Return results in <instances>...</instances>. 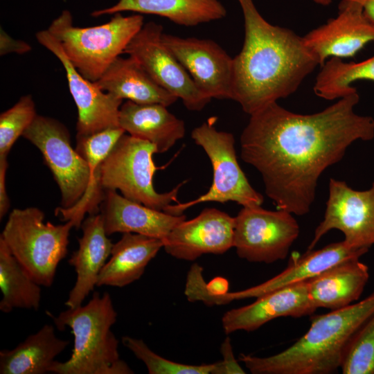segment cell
I'll return each instance as SVG.
<instances>
[{"instance_id":"7a4b0ae2","label":"cell","mask_w":374,"mask_h":374,"mask_svg":"<svg viewBox=\"0 0 374 374\" xmlns=\"http://www.w3.org/2000/svg\"><path fill=\"white\" fill-rule=\"evenodd\" d=\"M244 16V41L233 58L231 99L251 115L294 93L319 64L294 31L267 22L253 0H238Z\"/></svg>"},{"instance_id":"4dcf8cb0","label":"cell","mask_w":374,"mask_h":374,"mask_svg":"<svg viewBox=\"0 0 374 374\" xmlns=\"http://www.w3.org/2000/svg\"><path fill=\"white\" fill-rule=\"evenodd\" d=\"M122 344L144 363L150 374H215L217 369L218 362L189 365L169 360L153 352L143 339L124 336Z\"/></svg>"},{"instance_id":"9a60e30c","label":"cell","mask_w":374,"mask_h":374,"mask_svg":"<svg viewBox=\"0 0 374 374\" xmlns=\"http://www.w3.org/2000/svg\"><path fill=\"white\" fill-rule=\"evenodd\" d=\"M368 251L366 248L352 247L344 240L332 242L317 250H307L293 258L285 269L254 287L221 294H212L202 288L197 293V299L206 305H220L233 301L257 298L277 289L307 281L341 262L360 258Z\"/></svg>"},{"instance_id":"836d02e7","label":"cell","mask_w":374,"mask_h":374,"mask_svg":"<svg viewBox=\"0 0 374 374\" xmlns=\"http://www.w3.org/2000/svg\"><path fill=\"white\" fill-rule=\"evenodd\" d=\"M31 50L30 46L21 40H16L9 36L2 28L0 33V54L6 55L10 53L24 54Z\"/></svg>"},{"instance_id":"2e32d148","label":"cell","mask_w":374,"mask_h":374,"mask_svg":"<svg viewBox=\"0 0 374 374\" xmlns=\"http://www.w3.org/2000/svg\"><path fill=\"white\" fill-rule=\"evenodd\" d=\"M235 220L215 208H206L195 217L176 225L163 248L171 256L193 261L204 254H223L233 247Z\"/></svg>"},{"instance_id":"52a82bcc","label":"cell","mask_w":374,"mask_h":374,"mask_svg":"<svg viewBox=\"0 0 374 374\" xmlns=\"http://www.w3.org/2000/svg\"><path fill=\"white\" fill-rule=\"evenodd\" d=\"M156 146L150 142L123 134L99 167V184L103 191L119 190L122 195L148 207L164 211L177 202L180 183L166 193H158L153 184Z\"/></svg>"},{"instance_id":"ac0fdd59","label":"cell","mask_w":374,"mask_h":374,"mask_svg":"<svg viewBox=\"0 0 374 374\" xmlns=\"http://www.w3.org/2000/svg\"><path fill=\"white\" fill-rule=\"evenodd\" d=\"M305 44L323 66L328 57L354 56L366 44L374 41V24L363 10L346 8L337 17L303 37Z\"/></svg>"},{"instance_id":"8992f818","label":"cell","mask_w":374,"mask_h":374,"mask_svg":"<svg viewBox=\"0 0 374 374\" xmlns=\"http://www.w3.org/2000/svg\"><path fill=\"white\" fill-rule=\"evenodd\" d=\"M44 213L36 207L15 208L9 215L0 238L31 278L51 287L60 262L67 254L69 236L73 224L44 222Z\"/></svg>"},{"instance_id":"7402d4cb","label":"cell","mask_w":374,"mask_h":374,"mask_svg":"<svg viewBox=\"0 0 374 374\" xmlns=\"http://www.w3.org/2000/svg\"><path fill=\"white\" fill-rule=\"evenodd\" d=\"M121 127H110L84 137H78L75 150L87 161L89 168L88 188L77 204L71 208L55 209V215L71 221L73 227L81 226L84 215L98 213L104 193L99 184V167L118 139L125 134Z\"/></svg>"},{"instance_id":"9c48e42d","label":"cell","mask_w":374,"mask_h":374,"mask_svg":"<svg viewBox=\"0 0 374 374\" xmlns=\"http://www.w3.org/2000/svg\"><path fill=\"white\" fill-rule=\"evenodd\" d=\"M22 136L41 152L60 190L62 208L77 204L88 188L89 168L72 148L67 128L57 120L37 115Z\"/></svg>"},{"instance_id":"7c38bea8","label":"cell","mask_w":374,"mask_h":374,"mask_svg":"<svg viewBox=\"0 0 374 374\" xmlns=\"http://www.w3.org/2000/svg\"><path fill=\"white\" fill-rule=\"evenodd\" d=\"M332 229L342 232L344 241L352 247L369 249L374 244V181L369 189L356 190L330 178L324 217L308 250Z\"/></svg>"},{"instance_id":"4fadbf2b","label":"cell","mask_w":374,"mask_h":374,"mask_svg":"<svg viewBox=\"0 0 374 374\" xmlns=\"http://www.w3.org/2000/svg\"><path fill=\"white\" fill-rule=\"evenodd\" d=\"M36 38L57 57L64 68L69 88L78 108L76 138L120 127L118 117L123 100L103 91L95 82L82 75L48 30L37 33Z\"/></svg>"},{"instance_id":"e0dca14e","label":"cell","mask_w":374,"mask_h":374,"mask_svg":"<svg viewBox=\"0 0 374 374\" xmlns=\"http://www.w3.org/2000/svg\"><path fill=\"white\" fill-rule=\"evenodd\" d=\"M256 299L251 304L224 314L222 324L225 334L254 331L274 319L311 315L317 309L310 296L308 280L277 289Z\"/></svg>"},{"instance_id":"277c9868","label":"cell","mask_w":374,"mask_h":374,"mask_svg":"<svg viewBox=\"0 0 374 374\" xmlns=\"http://www.w3.org/2000/svg\"><path fill=\"white\" fill-rule=\"evenodd\" d=\"M46 314L60 330L71 329L74 337L70 358L55 361L49 372L57 374H130L134 371L120 359L119 341L111 330L116 321L108 292H94L84 305L68 308L58 316Z\"/></svg>"},{"instance_id":"d6986e66","label":"cell","mask_w":374,"mask_h":374,"mask_svg":"<svg viewBox=\"0 0 374 374\" xmlns=\"http://www.w3.org/2000/svg\"><path fill=\"white\" fill-rule=\"evenodd\" d=\"M104 192L100 211L107 235L132 233L163 240L176 225L186 220L184 214L174 215L148 207L116 190Z\"/></svg>"},{"instance_id":"83f0119b","label":"cell","mask_w":374,"mask_h":374,"mask_svg":"<svg viewBox=\"0 0 374 374\" xmlns=\"http://www.w3.org/2000/svg\"><path fill=\"white\" fill-rule=\"evenodd\" d=\"M13 256L0 238V310L8 313L15 308L37 310L41 288Z\"/></svg>"},{"instance_id":"8fae6325","label":"cell","mask_w":374,"mask_h":374,"mask_svg":"<svg viewBox=\"0 0 374 374\" xmlns=\"http://www.w3.org/2000/svg\"><path fill=\"white\" fill-rule=\"evenodd\" d=\"M161 25L143 24L124 53L136 59L153 80L181 99L190 111H200L211 101L195 85L189 73L163 42Z\"/></svg>"},{"instance_id":"3957f363","label":"cell","mask_w":374,"mask_h":374,"mask_svg":"<svg viewBox=\"0 0 374 374\" xmlns=\"http://www.w3.org/2000/svg\"><path fill=\"white\" fill-rule=\"evenodd\" d=\"M374 313V291L366 299L314 316L308 330L277 354L260 357L240 354L253 374H330L340 368L348 342Z\"/></svg>"},{"instance_id":"d6a6232c","label":"cell","mask_w":374,"mask_h":374,"mask_svg":"<svg viewBox=\"0 0 374 374\" xmlns=\"http://www.w3.org/2000/svg\"><path fill=\"white\" fill-rule=\"evenodd\" d=\"M221 353L223 356V360L218 362V366L215 374L245 373L234 357L231 340L229 337H226L222 344Z\"/></svg>"},{"instance_id":"e575fe53","label":"cell","mask_w":374,"mask_h":374,"mask_svg":"<svg viewBox=\"0 0 374 374\" xmlns=\"http://www.w3.org/2000/svg\"><path fill=\"white\" fill-rule=\"evenodd\" d=\"M8 157H0V219L1 220L10 208V199L6 188V175L8 168Z\"/></svg>"},{"instance_id":"484cf974","label":"cell","mask_w":374,"mask_h":374,"mask_svg":"<svg viewBox=\"0 0 374 374\" xmlns=\"http://www.w3.org/2000/svg\"><path fill=\"white\" fill-rule=\"evenodd\" d=\"M124 11L156 15L186 26L220 19L226 15V8L218 0H118L115 5L91 15L99 17Z\"/></svg>"},{"instance_id":"1f68e13d","label":"cell","mask_w":374,"mask_h":374,"mask_svg":"<svg viewBox=\"0 0 374 374\" xmlns=\"http://www.w3.org/2000/svg\"><path fill=\"white\" fill-rule=\"evenodd\" d=\"M30 95L21 96L12 107L0 115V157H8L17 139L37 116Z\"/></svg>"},{"instance_id":"cb8c5ba5","label":"cell","mask_w":374,"mask_h":374,"mask_svg":"<svg viewBox=\"0 0 374 374\" xmlns=\"http://www.w3.org/2000/svg\"><path fill=\"white\" fill-rule=\"evenodd\" d=\"M368 278L366 265L348 259L308 280L310 296L317 308L340 309L361 296Z\"/></svg>"},{"instance_id":"ffe728a7","label":"cell","mask_w":374,"mask_h":374,"mask_svg":"<svg viewBox=\"0 0 374 374\" xmlns=\"http://www.w3.org/2000/svg\"><path fill=\"white\" fill-rule=\"evenodd\" d=\"M80 227L82 236L78 239V249L68 261L77 274L75 285L65 302L71 308L81 305L96 286L99 274L110 256L114 244L107 238L100 213L89 215Z\"/></svg>"},{"instance_id":"603a6c76","label":"cell","mask_w":374,"mask_h":374,"mask_svg":"<svg viewBox=\"0 0 374 374\" xmlns=\"http://www.w3.org/2000/svg\"><path fill=\"white\" fill-rule=\"evenodd\" d=\"M113 96L138 104H161L168 107L177 98L157 84L134 58L118 57L95 82Z\"/></svg>"},{"instance_id":"6da1fadb","label":"cell","mask_w":374,"mask_h":374,"mask_svg":"<svg viewBox=\"0 0 374 374\" xmlns=\"http://www.w3.org/2000/svg\"><path fill=\"white\" fill-rule=\"evenodd\" d=\"M359 100L355 91L312 114L274 102L250 115L240 136V156L260 172L277 209L307 214L323 171L355 141L374 138V119L354 112Z\"/></svg>"},{"instance_id":"d590c367","label":"cell","mask_w":374,"mask_h":374,"mask_svg":"<svg viewBox=\"0 0 374 374\" xmlns=\"http://www.w3.org/2000/svg\"><path fill=\"white\" fill-rule=\"evenodd\" d=\"M366 0H341L339 9L350 8L354 9L363 10V5Z\"/></svg>"},{"instance_id":"d4e9b609","label":"cell","mask_w":374,"mask_h":374,"mask_svg":"<svg viewBox=\"0 0 374 374\" xmlns=\"http://www.w3.org/2000/svg\"><path fill=\"white\" fill-rule=\"evenodd\" d=\"M163 247V240L158 238L123 233L113 244L111 257L101 269L96 286L123 287L137 280Z\"/></svg>"},{"instance_id":"ba28073f","label":"cell","mask_w":374,"mask_h":374,"mask_svg":"<svg viewBox=\"0 0 374 374\" xmlns=\"http://www.w3.org/2000/svg\"><path fill=\"white\" fill-rule=\"evenodd\" d=\"M213 123L211 120L204 122L191 132V138L202 148L211 163L213 174L210 188L192 201L170 204L164 212L180 215L188 208L206 202L231 201L242 207L262 204L263 196L251 186L238 163L233 135L218 131Z\"/></svg>"},{"instance_id":"74e56055","label":"cell","mask_w":374,"mask_h":374,"mask_svg":"<svg viewBox=\"0 0 374 374\" xmlns=\"http://www.w3.org/2000/svg\"><path fill=\"white\" fill-rule=\"evenodd\" d=\"M312 1L318 4L323 5V6L329 5L332 2V0H312Z\"/></svg>"},{"instance_id":"f546056e","label":"cell","mask_w":374,"mask_h":374,"mask_svg":"<svg viewBox=\"0 0 374 374\" xmlns=\"http://www.w3.org/2000/svg\"><path fill=\"white\" fill-rule=\"evenodd\" d=\"M340 368L344 374H374V313L350 339Z\"/></svg>"},{"instance_id":"5bb4252c","label":"cell","mask_w":374,"mask_h":374,"mask_svg":"<svg viewBox=\"0 0 374 374\" xmlns=\"http://www.w3.org/2000/svg\"><path fill=\"white\" fill-rule=\"evenodd\" d=\"M164 44L211 99H231L233 58L217 43L163 33Z\"/></svg>"},{"instance_id":"44dd1931","label":"cell","mask_w":374,"mask_h":374,"mask_svg":"<svg viewBox=\"0 0 374 374\" xmlns=\"http://www.w3.org/2000/svg\"><path fill=\"white\" fill-rule=\"evenodd\" d=\"M118 123L130 135L154 144L159 154L168 151L186 132L184 122L158 103L127 100L121 106Z\"/></svg>"},{"instance_id":"30bf717a","label":"cell","mask_w":374,"mask_h":374,"mask_svg":"<svg viewBox=\"0 0 374 374\" xmlns=\"http://www.w3.org/2000/svg\"><path fill=\"white\" fill-rule=\"evenodd\" d=\"M235 220L233 247L240 258L251 262L285 259L300 233L293 214L282 209L244 206Z\"/></svg>"},{"instance_id":"8d00e7d4","label":"cell","mask_w":374,"mask_h":374,"mask_svg":"<svg viewBox=\"0 0 374 374\" xmlns=\"http://www.w3.org/2000/svg\"><path fill=\"white\" fill-rule=\"evenodd\" d=\"M363 13L374 24V0H366L363 5Z\"/></svg>"},{"instance_id":"5b68a950","label":"cell","mask_w":374,"mask_h":374,"mask_svg":"<svg viewBox=\"0 0 374 374\" xmlns=\"http://www.w3.org/2000/svg\"><path fill=\"white\" fill-rule=\"evenodd\" d=\"M69 10H63L47 29L60 42L65 55L87 79L96 82L124 53L143 26L141 14H114L109 22L86 28L74 26Z\"/></svg>"},{"instance_id":"4316f807","label":"cell","mask_w":374,"mask_h":374,"mask_svg":"<svg viewBox=\"0 0 374 374\" xmlns=\"http://www.w3.org/2000/svg\"><path fill=\"white\" fill-rule=\"evenodd\" d=\"M69 341L58 338L53 325L46 324L11 350L0 351L1 374H44Z\"/></svg>"},{"instance_id":"f1b7e54d","label":"cell","mask_w":374,"mask_h":374,"mask_svg":"<svg viewBox=\"0 0 374 374\" xmlns=\"http://www.w3.org/2000/svg\"><path fill=\"white\" fill-rule=\"evenodd\" d=\"M321 67L316 78L314 91L326 100L340 98L357 91L352 87L357 80L374 81V55L357 63L331 57Z\"/></svg>"}]
</instances>
